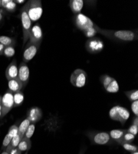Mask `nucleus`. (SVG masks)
Masks as SVG:
<instances>
[{"label":"nucleus","instance_id":"nucleus-35","mask_svg":"<svg viewBox=\"0 0 138 154\" xmlns=\"http://www.w3.org/2000/svg\"><path fill=\"white\" fill-rule=\"evenodd\" d=\"M131 109L136 117L138 116V100L133 101L131 104Z\"/></svg>","mask_w":138,"mask_h":154},{"label":"nucleus","instance_id":"nucleus-9","mask_svg":"<svg viewBox=\"0 0 138 154\" xmlns=\"http://www.w3.org/2000/svg\"><path fill=\"white\" fill-rule=\"evenodd\" d=\"M2 117H3L14 107L13 93L8 90L2 98Z\"/></svg>","mask_w":138,"mask_h":154},{"label":"nucleus","instance_id":"nucleus-2","mask_svg":"<svg viewBox=\"0 0 138 154\" xmlns=\"http://www.w3.org/2000/svg\"><path fill=\"white\" fill-rule=\"evenodd\" d=\"M25 7L26 8L27 14L32 22H36L40 19L43 12L41 1L30 0L26 4Z\"/></svg>","mask_w":138,"mask_h":154},{"label":"nucleus","instance_id":"nucleus-43","mask_svg":"<svg viewBox=\"0 0 138 154\" xmlns=\"http://www.w3.org/2000/svg\"><path fill=\"white\" fill-rule=\"evenodd\" d=\"M79 154H84V150H82L80 151Z\"/></svg>","mask_w":138,"mask_h":154},{"label":"nucleus","instance_id":"nucleus-1","mask_svg":"<svg viewBox=\"0 0 138 154\" xmlns=\"http://www.w3.org/2000/svg\"><path fill=\"white\" fill-rule=\"evenodd\" d=\"M97 33L118 42H131L137 39V32L132 30H108L98 28Z\"/></svg>","mask_w":138,"mask_h":154},{"label":"nucleus","instance_id":"nucleus-24","mask_svg":"<svg viewBox=\"0 0 138 154\" xmlns=\"http://www.w3.org/2000/svg\"><path fill=\"white\" fill-rule=\"evenodd\" d=\"M124 94L127 96L128 99L131 102L138 100V91H137V89H133V90L126 91V92H124Z\"/></svg>","mask_w":138,"mask_h":154},{"label":"nucleus","instance_id":"nucleus-18","mask_svg":"<svg viewBox=\"0 0 138 154\" xmlns=\"http://www.w3.org/2000/svg\"><path fill=\"white\" fill-rule=\"evenodd\" d=\"M31 140L29 139H27L25 137H23L19 143L18 148L21 151H28L30 149L32 146Z\"/></svg>","mask_w":138,"mask_h":154},{"label":"nucleus","instance_id":"nucleus-20","mask_svg":"<svg viewBox=\"0 0 138 154\" xmlns=\"http://www.w3.org/2000/svg\"><path fill=\"white\" fill-rule=\"evenodd\" d=\"M119 89L118 83L115 79H114L112 82L106 88H105L107 92L110 93H116L119 91Z\"/></svg>","mask_w":138,"mask_h":154},{"label":"nucleus","instance_id":"nucleus-21","mask_svg":"<svg viewBox=\"0 0 138 154\" xmlns=\"http://www.w3.org/2000/svg\"><path fill=\"white\" fill-rule=\"evenodd\" d=\"M21 139L20 138L18 134H17L16 136H14V137H12L11 142L9 144V146L7 147V148L6 149V151H7L9 153L10 152V151L14 148H16V147H18V145H19V143L21 141Z\"/></svg>","mask_w":138,"mask_h":154},{"label":"nucleus","instance_id":"nucleus-40","mask_svg":"<svg viewBox=\"0 0 138 154\" xmlns=\"http://www.w3.org/2000/svg\"><path fill=\"white\" fill-rule=\"evenodd\" d=\"M3 13H2V11L0 10V21H1V20L3 19Z\"/></svg>","mask_w":138,"mask_h":154},{"label":"nucleus","instance_id":"nucleus-11","mask_svg":"<svg viewBox=\"0 0 138 154\" xmlns=\"http://www.w3.org/2000/svg\"><path fill=\"white\" fill-rule=\"evenodd\" d=\"M30 71L26 63L22 62L18 69V78L21 82L23 86H26L27 84L29 79Z\"/></svg>","mask_w":138,"mask_h":154},{"label":"nucleus","instance_id":"nucleus-13","mask_svg":"<svg viewBox=\"0 0 138 154\" xmlns=\"http://www.w3.org/2000/svg\"><path fill=\"white\" fill-rule=\"evenodd\" d=\"M42 110L37 107H32L27 113V119L30 121V123L35 124V123L38 122L42 117Z\"/></svg>","mask_w":138,"mask_h":154},{"label":"nucleus","instance_id":"nucleus-44","mask_svg":"<svg viewBox=\"0 0 138 154\" xmlns=\"http://www.w3.org/2000/svg\"><path fill=\"white\" fill-rule=\"evenodd\" d=\"M131 154H138V151L134 152H131Z\"/></svg>","mask_w":138,"mask_h":154},{"label":"nucleus","instance_id":"nucleus-6","mask_svg":"<svg viewBox=\"0 0 138 154\" xmlns=\"http://www.w3.org/2000/svg\"><path fill=\"white\" fill-rule=\"evenodd\" d=\"M74 23L76 26L83 32L89 29L94 27L96 24L87 16L83 14L79 13L74 17Z\"/></svg>","mask_w":138,"mask_h":154},{"label":"nucleus","instance_id":"nucleus-8","mask_svg":"<svg viewBox=\"0 0 138 154\" xmlns=\"http://www.w3.org/2000/svg\"><path fill=\"white\" fill-rule=\"evenodd\" d=\"M85 46L89 53L97 54L104 49V43L100 38L93 37L86 42Z\"/></svg>","mask_w":138,"mask_h":154},{"label":"nucleus","instance_id":"nucleus-23","mask_svg":"<svg viewBox=\"0 0 138 154\" xmlns=\"http://www.w3.org/2000/svg\"><path fill=\"white\" fill-rule=\"evenodd\" d=\"M14 40L12 38L7 36H0V43L5 47L9 46H14Z\"/></svg>","mask_w":138,"mask_h":154},{"label":"nucleus","instance_id":"nucleus-32","mask_svg":"<svg viewBox=\"0 0 138 154\" xmlns=\"http://www.w3.org/2000/svg\"><path fill=\"white\" fill-rule=\"evenodd\" d=\"M18 134V126L16 125L11 126L8 130V134H9L12 138L16 136Z\"/></svg>","mask_w":138,"mask_h":154},{"label":"nucleus","instance_id":"nucleus-42","mask_svg":"<svg viewBox=\"0 0 138 154\" xmlns=\"http://www.w3.org/2000/svg\"><path fill=\"white\" fill-rule=\"evenodd\" d=\"M1 154H9L7 151H6V150H4Z\"/></svg>","mask_w":138,"mask_h":154},{"label":"nucleus","instance_id":"nucleus-27","mask_svg":"<svg viewBox=\"0 0 138 154\" xmlns=\"http://www.w3.org/2000/svg\"><path fill=\"white\" fill-rule=\"evenodd\" d=\"M15 54V49L14 46H9L5 47L3 52V55L8 57H12Z\"/></svg>","mask_w":138,"mask_h":154},{"label":"nucleus","instance_id":"nucleus-12","mask_svg":"<svg viewBox=\"0 0 138 154\" xmlns=\"http://www.w3.org/2000/svg\"><path fill=\"white\" fill-rule=\"evenodd\" d=\"M39 47V46L37 45L28 43L23 54V61L24 63L29 62L34 58L38 51Z\"/></svg>","mask_w":138,"mask_h":154},{"label":"nucleus","instance_id":"nucleus-41","mask_svg":"<svg viewBox=\"0 0 138 154\" xmlns=\"http://www.w3.org/2000/svg\"><path fill=\"white\" fill-rule=\"evenodd\" d=\"M2 100H0V117H2Z\"/></svg>","mask_w":138,"mask_h":154},{"label":"nucleus","instance_id":"nucleus-28","mask_svg":"<svg viewBox=\"0 0 138 154\" xmlns=\"http://www.w3.org/2000/svg\"><path fill=\"white\" fill-rule=\"evenodd\" d=\"M135 136L134 135L127 132L126 133L124 134V135L123 136L121 140H120V142L119 143V144L121 143H131V142L134 140L135 139Z\"/></svg>","mask_w":138,"mask_h":154},{"label":"nucleus","instance_id":"nucleus-29","mask_svg":"<svg viewBox=\"0 0 138 154\" xmlns=\"http://www.w3.org/2000/svg\"><path fill=\"white\" fill-rule=\"evenodd\" d=\"M35 124L34 123H30L27 128V131H26V133H25V134L24 136V137H26L27 139H30V138L32 137V136H33L34 133V131H35Z\"/></svg>","mask_w":138,"mask_h":154},{"label":"nucleus","instance_id":"nucleus-5","mask_svg":"<svg viewBox=\"0 0 138 154\" xmlns=\"http://www.w3.org/2000/svg\"><path fill=\"white\" fill-rule=\"evenodd\" d=\"M87 136L92 144L95 145H108L111 143V139L107 132H89Z\"/></svg>","mask_w":138,"mask_h":154},{"label":"nucleus","instance_id":"nucleus-19","mask_svg":"<svg viewBox=\"0 0 138 154\" xmlns=\"http://www.w3.org/2000/svg\"><path fill=\"white\" fill-rule=\"evenodd\" d=\"M30 124V121L27 119H26L22 122L20 126L18 127V134L19 136V137L21 139L24 137L25 133H26V131H27V128Z\"/></svg>","mask_w":138,"mask_h":154},{"label":"nucleus","instance_id":"nucleus-46","mask_svg":"<svg viewBox=\"0 0 138 154\" xmlns=\"http://www.w3.org/2000/svg\"><path fill=\"white\" fill-rule=\"evenodd\" d=\"M2 97L1 96H0V100H2Z\"/></svg>","mask_w":138,"mask_h":154},{"label":"nucleus","instance_id":"nucleus-3","mask_svg":"<svg viewBox=\"0 0 138 154\" xmlns=\"http://www.w3.org/2000/svg\"><path fill=\"white\" fill-rule=\"evenodd\" d=\"M130 116V113L128 110L120 106L113 107L109 111L110 118L113 120L120 122L121 125H124L127 122Z\"/></svg>","mask_w":138,"mask_h":154},{"label":"nucleus","instance_id":"nucleus-33","mask_svg":"<svg viewBox=\"0 0 138 154\" xmlns=\"http://www.w3.org/2000/svg\"><path fill=\"white\" fill-rule=\"evenodd\" d=\"M11 139H12V137L9 134H7L6 135V136L5 137L4 140L3 141V145H2V150L4 151L5 150H6L7 147L9 146Z\"/></svg>","mask_w":138,"mask_h":154},{"label":"nucleus","instance_id":"nucleus-26","mask_svg":"<svg viewBox=\"0 0 138 154\" xmlns=\"http://www.w3.org/2000/svg\"><path fill=\"white\" fill-rule=\"evenodd\" d=\"M113 80H114V78H112V77L108 75H103L100 78V81L102 83L104 88H106L112 82Z\"/></svg>","mask_w":138,"mask_h":154},{"label":"nucleus","instance_id":"nucleus-17","mask_svg":"<svg viewBox=\"0 0 138 154\" xmlns=\"http://www.w3.org/2000/svg\"><path fill=\"white\" fill-rule=\"evenodd\" d=\"M127 132V130H121V129H117V130H112L110 131L108 134L111 139H114L118 143L120 142L124 134Z\"/></svg>","mask_w":138,"mask_h":154},{"label":"nucleus","instance_id":"nucleus-39","mask_svg":"<svg viewBox=\"0 0 138 154\" xmlns=\"http://www.w3.org/2000/svg\"><path fill=\"white\" fill-rule=\"evenodd\" d=\"M14 2L17 4H22L25 2V0H16V1H14Z\"/></svg>","mask_w":138,"mask_h":154},{"label":"nucleus","instance_id":"nucleus-47","mask_svg":"<svg viewBox=\"0 0 138 154\" xmlns=\"http://www.w3.org/2000/svg\"><path fill=\"white\" fill-rule=\"evenodd\" d=\"M25 154H28V151H27V152H26V153H25Z\"/></svg>","mask_w":138,"mask_h":154},{"label":"nucleus","instance_id":"nucleus-16","mask_svg":"<svg viewBox=\"0 0 138 154\" xmlns=\"http://www.w3.org/2000/svg\"><path fill=\"white\" fill-rule=\"evenodd\" d=\"M84 6L82 0H71L69 1V7L72 12L76 15L81 13Z\"/></svg>","mask_w":138,"mask_h":154},{"label":"nucleus","instance_id":"nucleus-25","mask_svg":"<svg viewBox=\"0 0 138 154\" xmlns=\"http://www.w3.org/2000/svg\"><path fill=\"white\" fill-rule=\"evenodd\" d=\"M125 150L130 152H134L137 151L138 149L137 147L134 144H132L129 143H121L120 144Z\"/></svg>","mask_w":138,"mask_h":154},{"label":"nucleus","instance_id":"nucleus-36","mask_svg":"<svg viewBox=\"0 0 138 154\" xmlns=\"http://www.w3.org/2000/svg\"><path fill=\"white\" fill-rule=\"evenodd\" d=\"M9 154H22V151H21L18 147H16L10 151Z\"/></svg>","mask_w":138,"mask_h":154},{"label":"nucleus","instance_id":"nucleus-22","mask_svg":"<svg viewBox=\"0 0 138 154\" xmlns=\"http://www.w3.org/2000/svg\"><path fill=\"white\" fill-rule=\"evenodd\" d=\"M13 98H14V107L20 106L22 104L24 97V94L21 92H17L13 94Z\"/></svg>","mask_w":138,"mask_h":154},{"label":"nucleus","instance_id":"nucleus-10","mask_svg":"<svg viewBox=\"0 0 138 154\" xmlns=\"http://www.w3.org/2000/svg\"><path fill=\"white\" fill-rule=\"evenodd\" d=\"M43 38V33L41 27L39 24L37 23L32 27L30 35H29V42L30 43L40 46Z\"/></svg>","mask_w":138,"mask_h":154},{"label":"nucleus","instance_id":"nucleus-7","mask_svg":"<svg viewBox=\"0 0 138 154\" xmlns=\"http://www.w3.org/2000/svg\"><path fill=\"white\" fill-rule=\"evenodd\" d=\"M87 75L82 69L75 70L70 76V82L75 87L82 88L86 83Z\"/></svg>","mask_w":138,"mask_h":154},{"label":"nucleus","instance_id":"nucleus-30","mask_svg":"<svg viewBox=\"0 0 138 154\" xmlns=\"http://www.w3.org/2000/svg\"><path fill=\"white\" fill-rule=\"evenodd\" d=\"M98 28V27L96 25L94 27L89 29L87 30L84 32V33L85 36L87 38H93L97 33Z\"/></svg>","mask_w":138,"mask_h":154},{"label":"nucleus","instance_id":"nucleus-38","mask_svg":"<svg viewBox=\"0 0 138 154\" xmlns=\"http://www.w3.org/2000/svg\"><path fill=\"white\" fill-rule=\"evenodd\" d=\"M133 125H134L138 126V118H137V117H136V118L133 119Z\"/></svg>","mask_w":138,"mask_h":154},{"label":"nucleus","instance_id":"nucleus-34","mask_svg":"<svg viewBox=\"0 0 138 154\" xmlns=\"http://www.w3.org/2000/svg\"><path fill=\"white\" fill-rule=\"evenodd\" d=\"M127 131L128 133H130L136 136V135H137V134L138 133V126L132 124V125L128 128V130H127Z\"/></svg>","mask_w":138,"mask_h":154},{"label":"nucleus","instance_id":"nucleus-15","mask_svg":"<svg viewBox=\"0 0 138 154\" xmlns=\"http://www.w3.org/2000/svg\"><path fill=\"white\" fill-rule=\"evenodd\" d=\"M9 90L12 93H15L21 91L22 88H24L22 83L19 80L18 78L12 79L8 81Z\"/></svg>","mask_w":138,"mask_h":154},{"label":"nucleus","instance_id":"nucleus-37","mask_svg":"<svg viewBox=\"0 0 138 154\" xmlns=\"http://www.w3.org/2000/svg\"><path fill=\"white\" fill-rule=\"evenodd\" d=\"M5 48V46H3L2 44L0 43V56L3 55V52H4Z\"/></svg>","mask_w":138,"mask_h":154},{"label":"nucleus","instance_id":"nucleus-4","mask_svg":"<svg viewBox=\"0 0 138 154\" xmlns=\"http://www.w3.org/2000/svg\"><path fill=\"white\" fill-rule=\"evenodd\" d=\"M21 20L23 31V45H25L29 38L30 32L32 29V21L30 20L25 6L21 9Z\"/></svg>","mask_w":138,"mask_h":154},{"label":"nucleus","instance_id":"nucleus-31","mask_svg":"<svg viewBox=\"0 0 138 154\" xmlns=\"http://www.w3.org/2000/svg\"><path fill=\"white\" fill-rule=\"evenodd\" d=\"M4 8L8 12H13L16 9V3L14 2V1L10 0L9 2L6 4Z\"/></svg>","mask_w":138,"mask_h":154},{"label":"nucleus","instance_id":"nucleus-45","mask_svg":"<svg viewBox=\"0 0 138 154\" xmlns=\"http://www.w3.org/2000/svg\"><path fill=\"white\" fill-rule=\"evenodd\" d=\"M1 5H2V1L0 0V7H1Z\"/></svg>","mask_w":138,"mask_h":154},{"label":"nucleus","instance_id":"nucleus-14","mask_svg":"<svg viewBox=\"0 0 138 154\" xmlns=\"http://www.w3.org/2000/svg\"><path fill=\"white\" fill-rule=\"evenodd\" d=\"M5 75H6V79L8 81L12 79L18 78V68L16 59H14L12 61L11 63L9 64V66H8L6 70Z\"/></svg>","mask_w":138,"mask_h":154}]
</instances>
